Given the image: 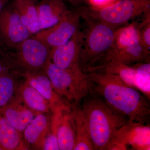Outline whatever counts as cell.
Here are the masks:
<instances>
[{
	"mask_svg": "<svg viewBox=\"0 0 150 150\" xmlns=\"http://www.w3.org/2000/svg\"><path fill=\"white\" fill-rule=\"evenodd\" d=\"M86 74L91 83V93L101 98L111 108L126 116L129 122L149 124L150 99L142 92L103 70Z\"/></svg>",
	"mask_w": 150,
	"mask_h": 150,
	"instance_id": "6da1fadb",
	"label": "cell"
},
{
	"mask_svg": "<svg viewBox=\"0 0 150 150\" xmlns=\"http://www.w3.org/2000/svg\"><path fill=\"white\" fill-rule=\"evenodd\" d=\"M80 107L95 150H106L117 131L129 121L94 94L85 97Z\"/></svg>",
	"mask_w": 150,
	"mask_h": 150,
	"instance_id": "7a4b0ae2",
	"label": "cell"
},
{
	"mask_svg": "<svg viewBox=\"0 0 150 150\" xmlns=\"http://www.w3.org/2000/svg\"><path fill=\"white\" fill-rule=\"evenodd\" d=\"M85 21L87 26L83 31L79 63L86 74L101 64L112 47L117 28L99 22Z\"/></svg>",
	"mask_w": 150,
	"mask_h": 150,
	"instance_id": "3957f363",
	"label": "cell"
},
{
	"mask_svg": "<svg viewBox=\"0 0 150 150\" xmlns=\"http://www.w3.org/2000/svg\"><path fill=\"white\" fill-rule=\"evenodd\" d=\"M84 21L99 22L115 28L150 11V0H117L102 7H81L77 10Z\"/></svg>",
	"mask_w": 150,
	"mask_h": 150,
	"instance_id": "277c9868",
	"label": "cell"
},
{
	"mask_svg": "<svg viewBox=\"0 0 150 150\" xmlns=\"http://www.w3.org/2000/svg\"><path fill=\"white\" fill-rule=\"evenodd\" d=\"M149 55L140 41L138 23H133L116 28L111 49L101 64L93 70L110 62L134 64L146 61Z\"/></svg>",
	"mask_w": 150,
	"mask_h": 150,
	"instance_id": "5b68a950",
	"label": "cell"
},
{
	"mask_svg": "<svg viewBox=\"0 0 150 150\" xmlns=\"http://www.w3.org/2000/svg\"><path fill=\"white\" fill-rule=\"evenodd\" d=\"M44 71L51 81L56 93L72 104L79 105L83 100L91 93L88 75L62 69L48 62Z\"/></svg>",
	"mask_w": 150,
	"mask_h": 150,
	"instance_id": "8992f818",
	"label": "cell"
},
{
	"mask_svg": "<svg viewBox=\"0 0 150 150\" xmlns=\"http://www.w3.org/2000/svg\"><path fill=\"white\" fill-rule=\"evenodd\" d=\"M13 50L14 59L21 73L44 71L51 60V50L33 36L19 43Z\"/></svg>",
	"mask_w": 150,
	"mask_h": 150,
	"instance_id": "52a82bcc",
	"label": "cell"
},
{
	"mask_svg": "<svg viewBox=\"0 0 150 150\" xmlns=\"http://www.w3.org/2000/svg\"><path fill=\"white\" fill-rule=\"evenodd\" d=\"M150 149V124L128 121L117 131L106 150Z\"/></svg>",
	"mask_w": 150,
	"mask_h": 150,
	"instance_id": "ba28073f",
	"label": "cell"
},
{
	"mask_svg": "<svg viewBox=\"0 0 150 150\" xmlns=\"http://www.w3.org/2000/svg\"><path fill=\"white\" fill-rule=\"evenodd\" d=\"M81 18L77 11L69 10L58 23L40 30L33 37L52 50L64 44L80 29Z\"/></svg>",
	"mask_w": 150,
	"mask_h": 150,
	"instance_id": "9c48e42d",
	"label": "cell"
},
{
	"mask_svg": "<svg viewBox=\"0 0 150 150\" xmlns=\"http://www.w3.org/2000/svg\"><path fill=\"white\" fill-rule=\"evenodd\" d=\"M32 36L13 8L0 11V40L8 50Z\"/></svg>",
	"mask_w": 150,
	"mask_h": 150,
	"instance_id": "30bf717a",
	"label": "cell"
},
{
	"mask_svg": "<svg viewBox=\"0 0 150 150\" xmlns=\"http://www.w3.org/2000/svg\"><path fill=\"white\" fill-rule=\"evenodd\" d=\"M83 40V32L80 29L64 44L51 50V62L62 69L83 72L79 63Z\"/></svg>",
	"mask_w": 150,
	"mask_h": 150,
	"instance_id": "8fae6325",
	"label": "cell"
},
{
	"mask_svg": "<svg viewBox=\"0 0 150 150\" xmlns=\"http://www.w3.org/2000/svg\"><path fill=\"white\" fill-rule=\"evenodd\" d=\"M21 76L50 103L52 112L57 107L71 104L56 93L44 71H24L21 74Z\"/></svg>",
	"mask_w": 150,
	"mask_h": 150,
	"instance_id": "7c38bea8",
	"label": "cell"
},
{
	"mask_svg": "<svg viewBox=\"0 0 150 150\" xmlns=\"http://www.w3.org/2000/svg\"><path fill=\"white\" fill-rule=\"evenodd\" d=\"M51 114H36L23 133L29 150H43L44 141L50 128Z\"/></svg>",
	"mask_w": 150,
	"mask_h": 150,
	"instance_id": "4fadbf2b",
	"label": "cell"
},
{
	"mask_svg": "<svg viewBox=\"0 0 150 150\" xmlns=\"http://www.w3.org/2000/svg\"><path fill=\"white\" fill-rule=\"evenodd\" d=\"M0 112L22 135L26 126L36 115L16 95L8 104L0 110Z\"/></svg>",
	"mask_w": 150,
	"mask_h": 150,
	"instance_id": "5bb4252c",
	"label": "cell"
},
{
	"mask_svg": "<svg viewBox=\"0 0 150 150\" xmlns=\"http://www.w3.org/2000/svg\"><path fill=\"white\" fill-rule=\"evenodd\" d=\"M36 6L40 30L58 23L69 11L64 0H43Z\"/></svg>",
	"mask_w": 150,
	"mask_h": 150,
	"instance_id": "9a60e30c",
	"label": "cell"
},
{
	"mask_svg": "<svg viewBox=\"0 0 150 150\" xmlns=\"http://www.w3.org/2000/svg\"><path fill=\"white\" fill-rule=\"evenodd\" d=\"M75 133L76 127L72 105H67L62 108L57 130L60 150H74Z\"/></svg>",
	"mask_w": 150,
	"mask_h": 150,
	"instance_id": "2e32d148",
	"label": "cell"
},
{
	"mask_svg": "<svg viewBox=\"0 0 150 150\" xmlns=\"http://www.w3.org/2000/svg\"><path fill=\"white\" fill-rule=\"evenodd\" d=\"M16 95L36 115L40 113L51 114L52 108L50 103L24 79L19 83Z\"/></svg>",
	"mask_w": 150,
	"mask_h": 150,
	"instance_id": "e0dca14e",
	"label": "cell"
},
{
	"mask_svg": "<svg viewBox=\"0 0 150 150\" xmlns=\"http://www.w3.org/2000/svg\"><path fill=\"white\" fill-rule=\"evenodd\" d=\"M29 150L23 135L0 112V150Z\"/></svg>",
	"mask_w": 150,
	"mask_h": 150,
	"instance_id": "ac0fdd59",
	"label": "cell"
},
{
	"mask_svg": "<svg viewBox=\"0 0 150 150\" xmlns=\"http://www.w3.org/2000/svg\"><path fill=\"white\" fill-rule=\"evenodd\" d=\"M13 8L31 34L40 31L35 3L30 0H14Z\"/></svg>",
	"mask_w": 150,
	"mask_h": 150,
	"instance_id": "d6986e66",
	"label": "cell"
},
{
	"mask_svg": "<svg viewBox=\"0 0 150 150\" xmlns=\"http://www.w3.org/2000/svg\"><path fill=\"white\" fill-rule=\"evenodd\" d=\"M71 105L76 127L75 144L73 150H94L80 106Z\"/></svg>",
	"mask_w": 150,
	"mask_h": 150,
	"instance_id": "ffe728a7",
	"label": "cell"
},
{
	"mask_svg": "<svg viewBox=\"0 0 150 150\" xmlns=\"http://www.w3.org/2000/svg\"><path fill=\"white\" fill-rule=\"evenodd\" d=\"M17 72L8 71L0 73V110L10 102L16 95L19 83Z\"/></svg>",
	"mask_w": 150,
	"mask_h": 150,
	"instance_id": "44dd1931",
	"label": "cell"
},
{
	"mask_svg": "<svg viewBox=\"0 0 150 150\" xmlns=\"http://www.w3.org/2000/svg\"><path fill=\"white\" fill-rule=\"evenodd\" d=\"M137 64L128 65L117 62H110L94 70H103L106 72L116 76L127 85L136 88L135 79Z\"/></svg>",
	"mask_w": 150,
	"mask_h": 150,
	"instance_id": "7402d4cb",
	"label": "cell"
},
{
	"mask_svg": "<svg viewBox=\"0 0 150 150\" xmlns=\"http://www.w3.org/2000/svg\"><path fill=\"white\" fill-rule=\"evenodd\" d=\"M136 88L150 99V63L149 60L137 64Z\"/></svg>",
	"mask_w": 150,
	"mask_h": 150,
	"instance_id": "603a6c76",
	"label": "cell"
},
{
	"mask_svg": "<svg viewBox=\"0 0 150 150\" xmlns=\"http://www.w3.org/2000/svg\"><path fill=\"white\" fill-rule=\"evenodd\" d=\"M65 105H66L56 108L51 112L50 128L44 141L43 150H60L57 139V130L61 110Z\"/></svg>",
	"mask_w": 150,
	"mask_h": 150,
	"instance_id": "cb8c5ba5",
	"label": "cell"
},
{
	"mask_svg": "<svg viewBox=\"0 0 150 150\" xmlns=\"http://www.w3.org/2000/svg\"><path fill=\"white\" fill-rule=\"evenodd\" d=\"M145 14L144 21L140 24H138V28L142 46L148 53H150V11H148Z\"/></svg>",
	"mask_w": 150,
	"mask_h": 150,
	"instance_id": "d4e9b609",
	"label": "cell"
},
{
	"mask_svg": "<svg viewBox=\"0 0 150 150\" xmlns=\"http://www.w3.org/2000/svg\"><path fill=\"white\" fill-rule=\"evenodd\" d=\"M8 71L19 72L14 59L13 53L11 51L6 54H0V73Z\"/></svg>",
	"mask_w": 150,
	"mask_h": 150,
	"instance_id": "484cf974",
	"label": "cell"
},
{
	"mask_svg": "<svg viewBox=\"0 0 150 150\" xmlns=\"http://www.w3.org/2000/svg\"><path fill=\"white\" fill-rule=\"evenodd\" d=\"M90 6L94 7H102L108 5L117 0H86Z\"/></svg>",
	"mask_w": 150,
	"mask_h": 150,
	"instance_id": "4316f807",
	"label": "cell"
},
{
	"mask_svg": "<svg viewBox=\"0 0 150 150\" xmlns=\"http://www.w3.org/2000/svg\"><path fill=\"white\" fill-rule=\"evenodd\" d=\"M8 50L3 45L0 40V54H6L8 53Z\"/></svg>",
	"mask_w": 150,
	"mask_h": 150,
	"instance_id": "83f0119b",
	"label": "cell"
},
{
	"mask_svg": "<svg viewBox=\"0 0 150 150\" xmlns=\"http://www.w3.org/2000/svg\"><path fill=\"white\" fill-rule=\"evenodd\" d=\"M7 0H0V11L3 8Z\"/></svg>",
	"mask_w": 150,
	"mask_h": 150,
	"instance_id": "f1b7e54d",
	"label": "cell"
},
{
	"mask_svg": "<svg viewBox=\"0 0 150 150\" xmlns=\"http://www.w3.org/2000/svg\"><path fill=\"white\" fill-rule=\"evenodd\" d=\"M82 0H73V4H78L79 3L81 2Z\"/></svg>",
	"mask_w": 150,
	"mask_h": 150,
	"instance_id": "f546056e",
	"label": "cell"
},
{
	"mask_svg": "<svg viewBox=\"0 0 150 150\" xmlns=\"http://www.w3.org/2000/svg\"><path fill=\"white\" fill-rule=\"evenodd\" d=\"M64 1H67L71 3V4H73V0H64Z\"/></svg>",
	"mask_w": 150,
	"mask_h": 150,
	"instance_id": "4dcf8cb0",
	"label": "cell"
},
{
	"mask_svg": "<svg viewBox=\"0 0 150 150\" xmlns=\"http://www.w3.org/2000/svg\"><path fill=\"white\" fill-rule=\"evenodd\" d=\"M30 1H32L33 2L35 3L36 2H37L38 0H30Z\"/></svg>",
	"mask_w": 150,
	"mask_h": 150,
	"instance_id": "1f68e13d",
	"label": "cell"
},
{
	"mask_svg": "<svg viewBox=\"0 0 150 150\" xmlns=\"http://www.w3.org/2000/svg\"></svg>",
	"mask_w": 150,
	"mask_h": 150,
	"instance_id": "d6a6232c",
	"label": "cell"
}]
</instances>
